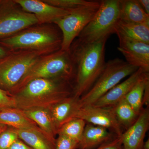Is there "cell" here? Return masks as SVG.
I'll list each match as a JSON object with an SVG mask.
<instances>
[{
	"label": "cell",
	"instance_id": "cell-11",
	"mask_svg": "<svg viewBox=\"0 0 149 149\" xmlns=\"http://www.w3.org/2000/svg\"><path fill=\"white\" fill-rule=\"evenodd\" d=\"M119 40L117 49L130 65L149 72V44L116 34Z\"/></svg>",
	"mask_w": 149,
	"mask_h": 149
},
{
	"label": "cell",
	"instance_id": "cell-5",
	"mask_svg": "<svg viewBox=\"0 0 149 149\" xmlns=\"http://www.w3.org/2000/svg\"><path fill=\"white\" fill-rule=\"evenodd\" d=\"M138 69L120 58L109 61L94 85L79 99L80 107L94 104L123 79L130 76Z\"/></svg>",
	"mask_w": 149,
	"mask_h": 149
},
{
	"label": "cell",
	"instance_id": "cell-10",
	"mask_svg": "<svg viewBox=\"0 0 149 149\" xmlns=\"http://www.w3.org/2000/svg\"><path fill=\"white\" fill-rule=\"evenodd\" d=\"M75 118H79L90 124L107 129L116 136L122 135L123 128L117 121L112 107H103L94 105L80 107Z\"/></svg>",
	"mask_w": 149,
	"mask_h": 149
},
{
	"label": "cell",
	"instance_id": "cell-23",
	"mask_svg": "<svg viewBox=\"0 0 149 149\" xmlns=\"http://www.w3.org/2000/svg\"><path fill=\"white\" fill-rule=\"evenodd\" d=\"M112 108L120 126L126 129L136 122L139 115L127 102L125 98Z\"/></svg>",
	"mask_w": 149,
	"mask_h": 149
},
{
	"label": "cell",
	"instance_id": "cell-33",
	"mask_svg": "<svg viewBox=\"0 0 149 149\" xmlns=\"http://www.w3.org/2000/svg\"><path fill=\"white\" fill-rule=\"evenodd\" d=\"M10 52V51L0 45V60L7 55Z\"/></svg>",
	"mask_w": 149,
	"mask_h": 149
},
{
	"label": "cell",
	"instance_id": "cell-1",
	"mask_svg": "<svg viewBox=\"0 0 149 149\" xmlns=\"http://www.w3.org/2000/svg\"><path fill=\"white\" fill-rule=\"evenodd\" d=\"M107 39L95 42H82L77 39L69 52L74 72L72 95L80 98L94 85L105 66V45Z\"/></svg>",
	"mask_w": 149,
	"mask_h": 149
},
{
	"label": "cell",
	"instance_id": "cell-18",
	"mask_svg": "<svg viewBox=\"0 0 149 149\" xmlns=\"http://www.w3.org/2000/svg\"><path fill=\"white\" fill-rule=\"evenodd\" d=\"M19 139L33 149H55L56 140L42 130L17 129Z\"/></svg>",
	"mask_w": 149,
	"mask_h": 149
},
{
	"label": "cell",
	"instance_id": "cell-32",
	"mask_svg": "<svg viewBox=\"0 0 149 149\" xmlns=\"http://www.w3.org/2000/svg\"><path fill=\"white\" fill-rule=\"evenodd\" d=\"M138 1L145 12L149 15V0H138Z\"/></svg>",
	"mask_w": 149,
	"mask_h": 149
},
{
	"label": "cell",
	"instance_id": "cell-35",
	"mask_svg": "<svg viewBox=\"0 0 149 149\" xmlns=\"http://www.w3.org/2000/svg\"><path fill=\"white\" fill-rule=\"evenodd\" d=\"M8 126L7 125H3V124H0V134L4 130H6Z\"/></svg>",
	"mask_w": 149,
	"mask_h": 149
},
{
	"label": "cell",
	"instance_id": "cell-26",
	"mask_svg": "<svg viewBox=\"0 0 149 149\" xmlns=\"http://www.w3.org/2000/svg\"><path fill=\"white\" fill-rule=\"evenodd\" d=\"M15 128L8 126L0 134V149H8L18 139Z\"/></svg>",
	"mask_w": 149,
	"mask_h": 149
},
{
	"label": "cell",
	"instance_id": "cell-34",
	"mask_svg": "<svg viewBox=\"0 0 149 149\" xmlns=\"http://www.w3.org/2000/svg\"><path fill=\"white\" fill-rule=\"evenodd\" d=\"M142 149H149V139L144 142Z\"/></svg>",
	"mask_w": 149,
	"mask_h": 149
},
{
	"label": "cell",
	"instance_id": "cell-27",
	"mask_svg": "<svg viewBox=\"0 0 149 149\" xmlns=\"http://www.w3.org/2000/svg\"><path fill=\"white\" fill-rule=\"evenodd\" d=\"M12 108H16L13 96L0 88V112Z\"/></svg>",
	"mask_w": 149,
	"mask_h": 149
},
{
	"label": "cell",
	"instance_id": "cell-30",
	"mask_svg": "<svg viewBox=\"0 0 149 149\" xmlns=\"http://www.w3.org/2000/svg\"><path fill=\"white\" fill-rule=\"evenodd\" d=\"M8 149H33L26 143L22 141L20 139H18Z\"/></svg>",
	"mask_w": 149,
	"mask_h": 149
},
{
	"label": "cell",
	"instance_id": "cell-14",
	"mask_svg": "<svg viewBox=\"0 0 149 149\" xmlns=\"http://www.w3.org/2000/svg\"><path fill=\"white\" fill-rule=\"evenodd\" d=\"M144 72H145L143 70L139 68L127 79L116 85L92 105L103 107L114 106L125 97L141 78Z\"/></svg>",
	"mask_w": 149,
	"mask_h": 149
},
{
	"label": "cell",
	"instance_id": "cell-3",
	"mask_svg": "<svg viewBox=\"0 0 149 149\" xmlns=\"http://www.w3.org/2000/svg\"><path fill=\"white\" fill-rule=\"evenodd\" d=\"M62 40L56 25L37 24L1 40L0 45L10 51H34L45 55L60 50Z\"/></svg>",
	"mask_w": 149,
	"mask_h": 149
},
{
	"label": "cell",
	"instance_id": "cell-21",
	"mask_svg": "<svg viewBox=\"0 0 149 149\" xmlns=\"http://www.w3.org/2000/svg\"><path fill=\"white\" fill-rule=\"evenodd\" d=\"M114 33L149 44V25L128 23L119 20L116 25Z\"/></svg>",
	"mask_w": 149,
	"mask_h": 149
},
{
	"label": "cell",
	"instance_id": "cell-13",
	"mask_svg": "<svg viewBox=\"0 0 149 149\" xmlns=\"http://www.w3.org/2000/svg\"><path fill=\"white\" fill-rule=\"evenodd\" d=\"M149 128V107L143 109L136 122L121 136L123 149H142Z\"/></svg>",
	"mask_w": 149,
	"mask_h": 149
},
{
	"label": "cell",
	"instance_id": "cell-25",
	"mask_svg": "<svg viewBox=\"0 0 149 149\" xmlns=\"http://www.w3.org/2000/svg\"><path fill=\"white\" fill-rule=\"evenodd\" d=\"M44 2L54 6L64 9H72L86 5L91 1L85 0H43Z\"/></svg>",
	"mask_w": 149,
	"mask_h": 149
},
{
	"label": "cell",
	"instance_id": "cell-9",
	"mask_svg": "<svg viewBox=\"0 0 149 149\" xmlns=\"http://www.w3.org/2000/svg\"><path fill=\"white\" fill-rule=\"evenodd\" d=\"M37 24L35 15L24 10L15 0L0 1V41Z\"/></svg>",
	"mask_w": 149,
	"mask_h": 149
},
{
	"label": "cell",
	"instance_id": "cell-2",
	"mask_svg": "<svg viewBox=\"0 0 149 149\" xmlns=\"http://www.w3.org/2000/svg\"><path fill=\"white\" fill-rule=\"evenodd\" d=\"M71 83L57 79H36L12 94L16 108L25 110L35 108L49 109L72 95Z\"/></svg>",
	"mask_w": 149,
	"mask_h": 149
},
{
	"label": "cell",
	"instance_id": "cell-17",
	"mask_svg": "<svg viewBox=\"0 0 149 149\" xmlns=\"http://www.w3.org/2000/svg\"><path fill=\"white\" fill-rule=\"evenodd\" d=\"M119 20L149 25V15L145 12L138 0H119Z\"/></svg>",
	"mask_w": 149,
	"mask_h": 149
},
{
	"label": "cell",
	"instance_id": "cell-20",
	"mask_svg": "<svg viewBox=\"0 0 149 149\" xmlns=\"http://www.w3.org/2000/svg\"><path fill=\"white\" fill-rule=\"evenodd\" d=\"M22 111L50 138L56 140L58 130L49 109L35 108Z\"/></svg>",
	"mask_w": 149,
	"mask_h": 149
},
{
	"label": "cell",
	"instance_id": "cell-24",
	"mask_svg": "<svg viewBox=\"0 0 149 149\" xmlns=\"http://www.w3.org/2000/svg\"><path fill=\"white\" fill-rule=\"evenodd\" d=\"M86 122L79 118H74L63 124L58 130L57 135L65 136L79 143L84 132Z\"/></svg>",
	"mask_w": 149,
	"mask_h": 149
},
{
	"label": "cell",
	"instance_id": "cell-22",
	"mask_svg": "<svg viewBox=\"0 0 149 149\" xmlns=\"http://www.w3.org/2000/svg\"><path fill=\"white\" fill-rule=\"evenodd\" d=\"M148 83L149 72H144L136 85L133 86L124 97L130 106L139 114L143 109V97L144 92L146 86Z\"/></svg>",
	"mask_w": 149,
	"mask_h": 149
},
{
	"label": "cell",
	"instance_id": "cell-29",
	"mask_svg": "<svg viewBox=\"0 0 149 149\" xmlns=\"http://www.w3.org/2000/svg\"><path fill=\"white\" fill-rule=\"evenodd\" d=\"M92 149H123L121 136H116L111 141Z\"/></svg>",
	"mask_w": 149,
	"mask_h": 149
},
{
	"label": "cell",
	"instance_id": "cell-12",
	"mask_svg": "<svg viewBox=\"0 0 149 149\" xmlns=\"http://www.w3.org/2000/svg\"><path fill=\"white\" fill-rule=\"evenodd\" d=\"M25 11L35 15L38 24H54L59 19L70 13L64 9L47 3L43 0H15Z\"/></svg>",
	"mask_w": 149,
	"mask_h": 149
},
{
	"label": "cell",
	"instance_id": "cell-28",
	"mask_svg": "<svg viewBox=\"0 0 149 149\" xmlns=\"http://www.w3.org/2000/svg\"><path fill=\"white\" fill-rule=\"evenodd\" d=\"M78 143L65 136L58 135L56 139L55 149H76Z\"/></svg>",
	"mask_w": 149,
	"mask_h": 149
},
{
	"label": "cell",
	"instance_id": "cell-8",
	"mask_svg": "<svg viewBox=\"0 0 149 149\" xmlns=\"http://www.w3.org/2000/svg\"><path fill=\"white\" fill-rule=\"evenodd\" d=\"M101 1H91L86 5L72 9L70 13L54 24L60 29L63 36L61 49L69 50L74 40L93 19L98 10Z\"/></svg>",
	"mask_w": 149,
	"mask_h": 149
},
{
	"label": "cell",
	"instance_id": "cell-15",
	"mask_svg": "<svg viewBox=\"0 0 149 149\" xmlns=\"http://www.w3.org/2000/svg\"><path fill=\"white\" fill-rule=\"evenodd\" d=\"M79 99L72 95L49 109L58 130L65 123L75 118L80 107Z\"/></svg>",
	"mask_w": 149,
	"mask_h": 149
},
{
	"label": "cell",
	"instance_id": "cell-4",
	"mask_svg": "<svg viewBox=\"0 0 149 149\" xmlns=\"http://www.w3.org/2000/svg\"><path fill=\"white\" fill-rule=\"evenodd\" d=\"M74 77V68L69 51L60 49L41 56L30 68L11 95L34 79H57L71 83Z\"/></svg>",
	"mask_w": 149,
	"mask_h": 149
},
{
	"label": "cell",
	"instance_id": "cell-31",
	"mask_svg": "<svg viewBox=\"0 0 149 149\" xmlns=\"http://www.w3.org/2000/svg\"><path fill=\"white\" fill-rule=\"evenodd\" d=\"M149 83L147 85L144 91L143 97V104L149 107Z\"/></svg>",
	"mask_w": 149,
	"mask_h": 149
},
{
	"label": "cell",
	"instance_id": "cell-7",
	"mask_svg": "<svg viewBox=\"0 0 149 149\" xmlns=\"http://www.w3.org/2000/svg\"><path fill=\"white\" fill-rule=\"evenodd\" d=\"M42 54L34 51H10L0 60V88L12 94Z\"/></svg>",
	"mask_w": 149,
	"mask_h": 149
},
{
	"label": "cell",
	"instance_id": "cell-19",
	"mask_svg": "<svg viewBox=\"0 0 149 149\" xmlns=\"http://www.w3.org/2000/svg\"><path fill=\"white\" fill-rule=\"evenodd\" d=\"M0 124L17 129L42 130L21 110L17 108L9 109L0 112Z\"/></svg>",
	"mask_w": 149,
	"mask_h": 149
},
{
	"label": "cell",
	"instance_id": "cell-6",
	"mask_svg": "<svg viewBox=\"0 0 149 149\" xmlns=\"http://www.w3.org/2000/svg\"><path fill=\"white\" fill-rule=\"evenodd\" d=\"M119 0H103L93 19L78 36L80 42H95L108 39L114 34L115 28L119 20Z\"/></svg>",
	"mask_w": 149,
	"mask_h": 149
},
{
	"label": "cell",
	"instance_id": "cell-36",
	"mask_svg": "<svg viewBox=\"0 0 149 149\" xmlns=\"http://www.w3.org/2000/svg\"><path fill=\"white\" fill-rule=\"evenodd\" d=\"M0 1H1V0H0Z\"/></svg>",
	"mask_w": 149,
	"mask_h": 149
},
{
	"label": "cell",
	"instance_id": "cell-16",
	"mask_svg": "<svg viewBox=\"0 0 149 149\" xmlns=\"http://www.w3.org/2000/svg\"><path fill=\"white\" fill-rule=\"evenodd\" d=\"M107 128L89 123L85 126L78 143V148L79 149L94 148L116 137Z\"/></svg>",
	"mask_w": 149,
	"mask_h": 149
}]
</instances>
